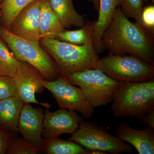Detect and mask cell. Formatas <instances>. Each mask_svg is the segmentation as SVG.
Segmentation results:
<instances>
[{
  "instance_id": "6da1fadb",
  "label": "cell",
  "mask_w": 154,
  "mask_h": 154,
  "mask_svg": "<svg viewBox=\"0 0 154 154\" xmlns=\"http://www.w3.org/2000/svg\"><path fill=\"white\" fill-rule=\"evenodd\" d=\"M103 51L116 55L128 54L154 65L152 35L140 25L131 22L119 7L116 9L109 26L102 35Z\"/></svg>"
},
{
  "instance_id": "7c38bea8",
  "label": "cell",
  "mask_w": 154,
  "mask_h": 154,
  "mask_svg": "<svg viewBox=\"0 0 154 154\" xmlns=\"http://www.w3.org/2000/svg\"><path fill=\"white\" fill-rule=\"evenodd\" d=\"M44 109L24 103L19 116L18 128L22 137L39 147L42 139Z\"/></svg>"
},
{
  "instance_id": "f546056e",
  "label": "cell",
  "mask_w": 154,
  "mask_h": 154,
  "mask_svg": "<svg viewBox=\"0 0 154 154\" xmlns=\"http://www.w3.org/2000/svg\"><path fill=\"white\" fill-rule=\"evenodd\" d=\"M1 17H2V14H1V12L0 11V19H1Z\"/></svg>"
},
{
  "instance_id": "1f68e13d",
  "label": "cell",
  "mask_w": 154,
  "mask_h": 154,
  "mask_svg": "<svg viewBox=\"0 0 154 154\" xmlns=\"http://www.w3.org/2000/svg\"></svg>"
},
{
  "instance_id": "3957f363",
  "label": "cell",
  "mask_w": 154,
  "mask_h": 154,
  "mask_svg": "<svg viewBox=\"0 0 154 154\" xmlns=\"http://www.w3.org/2000/svg\"><path fill=\"white\" fill-rule=\"evenodd\" d=\"M112 102L114 117L141 119L154 110V80L122 83Z\"/></svg>"
},
{
  "instance_id": "603a6c76",
  "label": "cell",
  "mask_w": 154,
  "mask_h": 154,
  "mask_svg": "<svg viewBox=\"0 0 154 154\" xmlns=\"http://www.w3.org/2000/svg\"><path fill=\"white\" fill-rule=\"evenodd\" d=\"M143 6V0H121L119 8L127 17L133 18L139 25Z\"/></svg>"
},
{
  "instance_id": "2e32d148",
  "label": "cell",
  "mask_w": 154,
  "mask_h": 154,
  "mask_svg": "<svg viewBox=\"0 0 154 154\" xmlns=\"http://www.w3.org/2000/svg\"><path fill=\"white\" fill-rule=\"evenodd\" d=\"M47 1L64 28H82L85 25V19L75 10L72 0Z\"/></svg>"
},
{
  "instance_id": "ba28073f",
  "label": "cell",
  "mask_w": 154,
  "mask_h": 154,
  "mask_svg": "<svg viewBox=\"0 0 154 154\" xmlns=\"http://www.w3.org/2000/svg\"><path fill=\"white\" fill-rule=\"evenodd\" d=\"M43 85L52 94L60 108L78 111L85 119L93 116L94 108L86 99L82 89L75 87L65 77H59L51 81L44 80Z\"/></svg>"
},
{
  "instance_id": "277c9868",
  "label": "cell",
  "mask_w": 154,
  "mask_h": 154,
  "mask_svg": "<svg viewBox=\"0 0 154 154\" xmlns=\"http://www.w3.org/2000/svg\"><path fill=\"white\" fill-rule=\"evenodd\" d=\"M0 37L17 60L27 63L37 69L45 79L53 81L59 77L55 62L42 48L39 42L16 36L3 26H0Z\"/></svg>"
},
{
  "instance_id": "9c48e42d",
  "label": "cell",
  "mask_w": 154,
  "mask_h": 154,
  "mask_svg": "<svg viewBox=\"0 0 154 154\" xmlns=\"http://www.w3.org/2000/svg\"><path fill=\"white\" fill-rule=\"evenodd\" d=\"M13 78L18 96L25 104L35 103L48 109L50 108L51 105L49 103L36 100L35 94L43 93V82L45 80L37 69L27 63L19 61Z\"/></svg>"
},
{
  "instance_id": "30bf717a",
  "label": "cell",
  "mask_w": 154,
  "mask_h": 154,
  "mask_svg": "<svg viewBox=\"0 0 154 154\" xmlns=\"http://www.w3.org/2000/svg\"><path fill=\"white\" fill-rule=\"evenodd\" d=\"M44 119L42 128V138L59 137L64 134H72L75 131L80 122L84 119L75 111L60 108L54 112L49 109L44 110Z\"/></svg>"
},
{
  "instance_id": "4fadbf2b",
  "label": "cell",
  "mask_w": 154,
  "mask_h": 154,
  "mask_svg": "<svg viewBox=\"0 0 154 154\" xmlns=\"http://www.w3.org/2000/svg\"><path fill=\"white\" fill-rule=\"evenodd\" d=\"M116 135L124 142L131 144L140 154H154V131L151 127L142 130L122 123L117 127Z\"/></svg>"
},
{
  "instance_id": "e0dca14e",
  "label": "cell",
  "mask_w": 154,
  "mask_h": 154,
  "mask_svg": "<svg viewBox=\"0 0 154 154\" xmlns=\"http://www.w3.org/2000/svg\"><path fill=\"white\" fill-rule=\"evenodd\" d=\"M39 148L40 154H89L92 151L74 142L59 137L42 138Z\"/></svg>"
},
{
  "instance_id": "cb8c5ba5",
  "label": "cell",
  "mask_w": 154,
  "mask_h": 154,
  "mask_svg": "<svg viewBox=\"0 0 154 154\" xmlns=\"http://www.w3.org/2000/svg\"><path fill=\"white\" fill-rule=\"evenodd\" d=\"M18 96L13 77L0 75V101Z\"/></svg>"
},
{
  "instance_id": "4316f807",
  "label": "cell",
  "mask_w": 154,
  "mask_h": 154,
  "mask_svg": "<svg viewBox=\"0 0 154 154\" xmlns=\"http://www.w3.org/2000/svg\"><path fill=\"white\" fill-rule=\"evenodd\" d=\"M141 119L149 126L154 128V110L146 113Z\"/></svg>"
},
{
  "instance_id": "5b68a950",
  "label": "cell",
  "mask_w": 154,
  "mask_h": 154,
  "mask_svg": "<svg viewBox=\"0 0 154 154\" xmlns=\"http://www.w3.org/2000/svg\"><path fill=\"white\" fill-rule=\"evenodd\" d=\"M154 65L135 56L109 53L99 59L95 69L123 83L154 80Z\"/></svg>"
},
{
  "instance_id": "ac0fdd59",
  "label": "cell",
  "mask_w": 154,
  "mask_h": 154,
  "mask_svg": "<svg viewBox=\"0 0 154 154\" xmlns=\"http://www.w3.org/2000/svg\"><path fill=\"white\" fill-rule=\"evenodd\" d=\"M65 30L47 0H42L39 18V32L41 38H54Z\"/></svg>"
},
{
  "instance_id": "8992f818",
  "label": "cell",
  "mask_w": 154,
  "mask_h": 154,
  "mask_svg": "<svg viewBox=\"0 0 154 154\" xmlns=\"http://www.w3.org/2000/svg\"><path fill=\"white\" fill-rule=\"evenodd\" d=\"M65 78L82 89L94 108L112 102L113 95L122 85L97 69L75 72Z\"/></svg>"
},
{
  "instance_id": "8fae6325",
  "label": "cell",
  "mask_w": 154,
  "mask_h": 154,
  "mask_svg": "<svg viewBox=\"0 0 154 154\" xmlns=\"http://www.w3.org/2000/svg\"><path fill=\"white\" fill-rule=\"evenodd\" d=\"M41 2L36 0L21 11L12 22L9 31L21 38L39 42Z\"/></svg>"
},
{
  "instance_id": "83f0119b",
  "label": "cell",
  "mask_w": 154,
  "mask_h": 154,
  "mask_svg": "<svg viewBox=\"0 0 154 154\" xmlns=\"http://www.w3.org/2000/svg\"><path fill=\"white\" fill-rule=\"evenodd\" d=\"M88 1L93 3V4H94V9L97 11H99V0H88Z\"/></svg>"
},
{
  "instance_id": "d6986e66",
  "label": "cell",
  "mask_w": 154,
  "mask_h": 154,
  "mask_svg": "<svg viewBox=\"0 0 154 154\" xmlns=\"http://www.w3.org/2000/svg\"><path fill=\"white\" fill-rule=\"evenodd\" d=\"M36 0H3L0 3L3 26L9 30L16 17L25 8Z\"/></svg>"
},
{
  "instance_id": "44dd1931",
  "label": "cell",
  "mask_w": 154,
  "mask_h": 154,
  "mask_svg": "<svg viewBox=\"0 0 154 154\" xmlns=\"http://www.w3.org/2000/svg\"><path fill=\"white\" fill-rule=\"evenodd\" d=\"M19 63L0 37V75L14 77Z\"/></svg>"
},
{
  "instance_id": "484cf974",
  "label": "cell",
  "mask_w": 154,
  "mask_h": 154,
  "mask_svg": "<svg viewBox=\"0 0 154 154\" xmlns=\"http://www.w3.org/2000/svg\"><path fill=\"white\" fill-rule=\"evenodd\" d=\"M15 135L0 128V154H5L9 144Z\"/></svg>"
},
{
  "instance_id": "f1b7e54d",
  "label": "cell",
  "mask_w": 154,
  "mask_h": 154,
  "mask_svg": "<svg viewBox=\"0 0 154 154\" xmlns=\"http://www.w3.org/2000/svg\"><path fill=\"white\" fill-rule=\"evenodd\" d=\"M143 2H145L147 3V4H148V3L149 1H151L152 2L153 4H154V0H143Z\"/></svg>"
},
{
  "instance_id": "5bb4252c",
  "label": "cell",
  "mask_w": 154,
  "mask_h": 154,
  "mask_svg": "<svg viewBox=\"0 0 154 154\" xmlns=\"http://www.w3.org/2000/svg\"><path fill=\"white\" fill-rule=\"evenodd\" d=\"M121 0H99V17L94 22L92 34L93 45L97 53L103 51L101 40L103 33L109 26L116 9L119 7Z\"/></svg>"
},
{
  "instance_id": "9a60e30c",
  "label": "cell",
  "mask_w": 154,
  "mask_h": 154,
  "mask_svg": "<svg viewBox=\"0 0 154 154\" xmlns=\"http://www.w3.org/2000/svg\"><path fill=\"white\" fill-rule=\"evenodd\" d=\"M24 104L18 96L0 101V128L18 136L19 116Z\"/></svg>"
},
{
  "instance_id": "7a4b0ae2",
  "label": "cell",
  "mask_w": 154,
  "mask_h": 154,
  "mask_svg": "<svg viewBox=\"0 0 154 154\" xmlns=\"http://www.w3.org/2000/svg\"><path fill=\"white\" fill-rule=\"evenodd\" d=\"M92 35L82 45H75L54 38H41L39 43L55 62L59 77L95 69L99 58L92 41Z\"/></svg>"
},
{
  "instance_id": "52a82bcc",
  "label": "cell",
  "mask_w": 154,
  "mask_h": 154,
  "mask_svg": "<svg viewBox=\"0 0 154 154\" xmlns=\"http://www.w3.org/2000/svg\"><path fill=\"white\" fill-rule=\"evenodd\" d=\"M68 140L74 142L90 150H99L107 154L128 153L132 152L131 146L118 137L110 134L95 122H80L78 129Z\"/></svg>"
},
{
  "instance_id": "d4e9b609",
  "label": "cell",
  "mask_w": 154,
  "mask_h": 154,
  "mask_svg": "<svg viewBox=\"0 0 154 154\" xmlns=\"http://www.w3.org/2000/svg\"><path fill=\"white\" fill-rule=\"evenodd\" d=\"M140 25L151 35L154 33V6L150 5L144 7L141 15Z\"/></svg>"
},
{
  "instance_id": "7402d4cb",
  "label": "cell",
  "mask_w": 154,
  "mask_h": 154,
  "mask_svg": "<svg viewBox=\"0 0 154 154\" xmlns=\"http://www.w3.org/2000/svg\"><path fill=\"white\" fill-rule=\"evenodd\" d=\"M6 154H40L39 147L31 143L24 138L15 137L9 144Z\"/></svg>"
},
{
  "instance_id": "4dcf8cb0",
  "label": "cell",
  "mask_w": 154,
  "mask_h": 154,
  "mask_svg": "<svg viewBox=\"0 0 154 154\" xmlns=\"http://www.w3.org/2000/svg\"><path fill=\"white\" fill-rule=\"evenodd\" d=\"M3 0H0V3L2 2Z\"/></svg>"
},
{
  "instance_id": "ffe728a7",
  "label": "cell",
  "mask_w": 154,
  "mask_h": 154,
  "mask_svg": "<svg viewBox=\"0 0 154 154\" xmlns=\"http://www.w3.org/2000/svg\"><path fill=\"white\" fill-rule=\"evenodd\" d=\"M94 22L85 24L79 30H63L57 34L54 38L70 44L82 45L85 43L88 37L93 34Z\"/></svg>"
}]
</instances>
